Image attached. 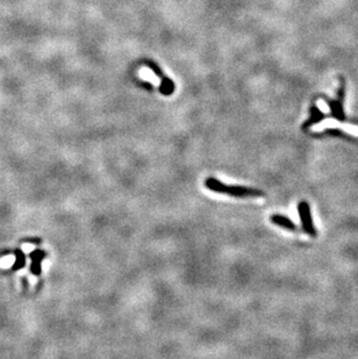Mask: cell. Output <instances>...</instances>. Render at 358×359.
I'll list each match as a JSON object with an SVG mask.
<instances>
[{"label": "cell", "mask_w": 358, "mask_h": 359, "mask_svg": "<svg viewBox=\"0 0 358 359\" xmlns=\"http://www.w3.org/2000/svg\"><path fill=\"white\" fill-rule=\"evenodd\" d=\"M316 107L324 114H329L330 113V107H329L328 103L324 100V99H319V100H316Z\"/></svg>", "instance_id": "obj_8"}, {"label": "cell", "mask_w": 358, "mask_h": 359, "mask_svg": "<svg viewBox=\"0 0 358 359\" xmlns=\"http://www.w3.org/2000/svg\"><path fill=\"white\" fill-rule=\"evenodd\" d=\"M25 264H26L25 254H23L22 251L17 250V251H15V262H14L13 269L14 270H20V269H22L23 266H25Z\"/></svg>", "instance_id": "obj_7"}, {"label": "cell", "mask_w": 358, "mask_h": 359, "mask_svg": "<svg viewBox=\"0 0 358 359\" xmlns=\"http://www.w3.org/2000/svg\"><path fill=\"white\" fill-rule=\"evenodd\" d=\"M342 122L337 121L335 118H328L320 121L319 123H315L311 127V130L314 133H321L326 129H340Z\"/></svg>", "instance_id": "obj_3"}, {"label": "cell", "mask_w": 358, "mask_h": 359, "mask_svg": "<svg viewBox=\"0 0 358 359\" xmlns=\"http://www.w3.org/2000/svg\"><path fill=\"white\" fill-rule=\"evenodd\" d=\"M299 215L302 220V227L306 230V233L312 235V236H315V230H314L313 222H312V217H311V209H309L308 203L306 201H302L299 203Z\"/></svg>", "instance_id": "obj_2"}, {"label": "cell", "mask_w": 358, "mask_h": 359, "mask_svg": "<svg viewBox=\"0 0 358 359\" xmlns=\"http://www.w3.org/2000/svg\"><path fill=\"white\" fill-rule=\"evenodd\" d=\"M205 186L207 187L208 190L213 191V192L228 194L230 197H235V198L262 197V195H263V192H261V191L258 190L249 189V187H243V186H228L224 184V183H221L220 181H218V179L212 177L206 179Z\"/></svg>", "instance_id": "obj_1"}, {"label": "cell", "mask_w": 358, "mask_h": 359, "mask_svg": "<svg viewBox=\"0 0 358 359\" xmlns=\"http://www.w3.org/2000/svg\"><path fill=\"white\" fill-rule=\"evenodd\" d=\"M270 220H271L272 223H274V225H277V226H279V227H283V228H286V229H290V230H296V225L290 220V219H288L286 217H283V215H272L271 218H270Z\"/></svg>", "instance_id": "obj_5"}, {"label": "cell", "mask_w": 358, "mask_h": 359, "mask_svg": "<svg viewBox=\"0 0 358 359\" xmlns=\"http://www.w3.org/2000/svg\"><path fill=\"white\" fill-rule=\"evenodd\" d=\"M138 75H140L141 78L146 79V81L150 82L151 84H154L155 86L160 85V81H158V78L156 77V76H155L153 71L148 69V67H142V69L140 70V73H138Z\"/></svg>", "instance_id": "obj_6"}, {"label": "cell", "mask_w": 358, "mask_h": 359, "mask_svg": "<svg viewBox=\"0 0 358 359\" xmlns=\"http://www.w3.org/2000/svg\"><path fill=\"white\" fill-rule=\"evenodd\" d=\"M45 257H46V254L41 250H35L30 254V259H31L30 271L35 274V276H39V274L41 273V263Z\"/></svg>", "instance_id": "obj_4"}]
</instances>
